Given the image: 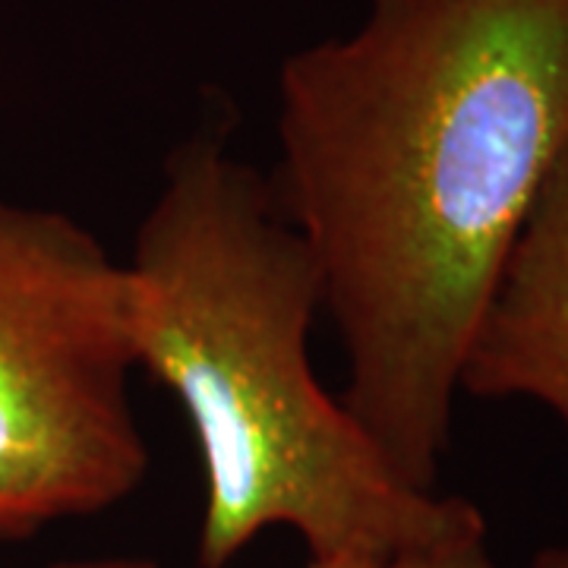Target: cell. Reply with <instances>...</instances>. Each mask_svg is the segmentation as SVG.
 Segmentation results:
<instances>
[{
  "label": "cell",
  "instance_id": "obj_2",
  "mask_svg": "<svg viewBox=\"0 0 568 568\" xmlns=\"http://www.w3.org/2000/svg\"><path fill=\"white\" fill-rule=\"evenodd\" d=\"M126 265L136 366L174 392L200 448V568H227L272 528L310 559L487 537L480 508L407 484L316 379L320 265L222 126L168 155Z\"/></svg>",
  "mask_w": 568,
  "mask_h": 568
},
{
  "label": "cell",
  "instance_id": "obj_3",
  "mask_svg": "<svg viewBox=\"0 0 568 568\" xmlns=\"http://www.w3.org/2000/svg\"><path fill=\"white\" fill-rule=\"evenodd\" d=\"M133 275L54 209L0 196V540L133 496Z\"/></svg>",
  "mask_w": 568,
  "mask_h": 568
},
{
  "label": "cell",
  "instance_id": "obj_4",
  "mask_svg": "<svg viewBox=\"0 0 568 568\" xmlns=\"http://www.w3.org/2000/svg\"><path fill=\"white\" fill-rule=\"evenodd\" d=\"M462 392L537 402L568 433V152L474 325L458 373Z\"/></svg>",
  "mask_w": 568,
  "mask_h": 568
},
{
  "label": "cell",
  "instance_id": "obj_5",
  "mask_svg": "<svg viewBox=\"0 0 568 568\" xmlns=\"http://www.w3.org/2000/svg\"><path fill=\"white\" fill-rule=\"evenodd\" d=\"M48 568H155L149 559L130 556H104V559H70ZM306 568H499L487 547V537H470L458 544L429 549H407L392 556H366V552H345V556H325L310 559Z\"/></svg>",
  "mask_w": 568,
  "mask_h": 568
},
{
  "label": "cell",
  "instance_id": "obj_6",
  "mask_svg": "<svg viewBox=\"0 0 568 568\" xmlns=\"http://www.w3.org/2000/svg\"><path fill=\"white\" fill-rule=\"evenodd\" d=\"M530 568H568V544L540 549V552L534 556V566Z\"/></svg>",
  "mask_w": 568,
  "mask_h": 568
},
{
  "label": "cell",
  "instance_id": "obj_1",
  "mask_svg": "<svg viewBox=\"0 0 568 568\" xmlns=\"http://www.w3.org/2000/svg\"><path fill=\"white\" fill-rule=\"evenodd\" d=\"M275 133L342 402L436 489L467 342L568 152V0H369L357 32L282 63Z\"/></svg>",
  "mask_w": 568,
  "mask_h": 568
}]
</instances>
